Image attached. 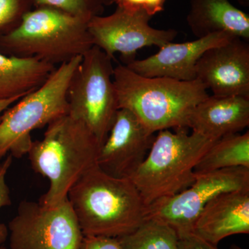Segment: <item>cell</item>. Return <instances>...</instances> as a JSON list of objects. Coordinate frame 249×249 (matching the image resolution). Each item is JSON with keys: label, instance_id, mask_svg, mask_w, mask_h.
I'll list each match as a JSON object with an SVG mask.
<instances>
[{"label": "cell", "instance_id": "obj_1", "mask_svg": "<svg viewBox=\"0 0 249 249\" xmlns=\"http://www.w3.org/2000/svg\"><path fill=\"white\" fill-rule=\"evenodd\" d=\"M67 199L84 236L120 238L147 217V207L130 178H116L97 165L71 188Z\"/></svg>", "mask_w": 249, "mask_h": 249}, {"label": "cell", "instance_id": "obj_2", "mask_svg": "<svg viewBox=\"0 0 249 249\" xmlns=\"http://www.w3.org/2000/svg\"><path fill=\"white\" fill-rule=\"evenodd\" d=\"M113 81L119 109L132 111L153 134L163 129L188 128L192 111L209 96L206 87L198 80L147 78L124 65L114 67Z\"/></svg>", "mask_w": 249, "mask_h": 249}, {"label": "cell", "instance_id": "obj_3", "mask_svg": "<svg viewBox=\"0 0 249 249\" xmlns=\"http://www.w3.org/2000/svg\"><path fill=\"white\" fill-rule=\"evenodd\" d=\"M100 146L88 127L68 114L49 124L27 154L33 170L49 181L39 202L52 208L66 199L73 185L96 165Z\"/></svg>", "mask_w": 249, "mask_h": 249}, {"label": "cell", "instance_id": "obj_4", "mask_svg": "<svg viewBox=\"0 0 249 249\" xmlns=\"http://www.w3.org/2000/svg\"><path fill=\"white\" fill-rule=\"evenodd\" d=\"M89 22L54 8L34 7L14 29L0 34V52L38 58L58 67L83 56L93 47Z\"/></svg>", "mask_w": 249, "mask_h": 249}, {"label": "cell", "instance_id": "obj_5", "mask_svg": "<svg viewBox=\"0 0 249 249\" xmlns=\"http://www.w3.org/2000/svg\"><path fill=\"white\" fill-rule=\"evenodd\" d=\"M187 129L158 132L145 160L129 178L147 207L191 186L196 164L217 141Z\"/></svg>", "mask_w": 249, "mask_h": 249}, {"label": "cell", "instance_id": "obj_6", "mask_svg": "<svg viewBox=\"0 0 249 249\" xmlns=\"http://www.w3.org/2000/svg\"><path fill=\"white\" fill-rule=\"evenodd\" d=\"M83 56L56 67L41 86L15 103L0 118V160L20 158L32 146L31 133L68 114L67 90Z\"/></svg>", "mask_w": 249, "mask_h": 249}, {"label": "cell", "instance_id": "obj_7", "mask_svg": "<svg viewBox=\"0 0 249 249\" xmlns=\"http://www.w3.org/2000/svg\"><path fill=\"white\" fill-rule=\"evenodd\" d=\"M112 60L93 46L83 55L67 90L68 115L85 124L100 145L119 110Z\"/></svg>", "mask_w": 249, "mask_h": 249}, {"label": "cell", "instance_id": "obj_8", "mask_svg": "<svg viewBox=\"0 0 249 249\" xmlns=\"http://www.w3.org/2000/svg\"><path fill=\"white\" fill-rule=\"evenodd\" d=\"M8 229L11 249H79L84 237L67 198L52 208L22 201Z\"/></svg>", "mask_w": 249, "mask_h": 249}, {"label": "cell", "instance_id": "obj_9", "mask_svg": "<svg viewBox=\"0 0 249 249\" xmlns=\"http://www.w3.org/2000/svg\"><path fill=\"white\" fill-rule=\"evenodd\" d=\"M249 189V168L235 167L196 174L191 186L147 207V217L169 225L178 234L192 232L202 210L215 196L227 192Z\"/></svg>", "mask_w": 249, "mask_h": 249}, {"label": "cell", "instance_id": "obj_10", "mask_svg": "<svg viewBox=\"0 0 249 249\" xmlns=\"http://www.w3.org/2000/svg\"><path fill=\"white\" fill-rule=\"evenodd\" d=\"M152 17L145 13H131L116 8L112 14L96 16L88 24L93 46L113 60L121 54L125 65L136 60L137 52L145 47L159 48L173 42L178 32L174 29H157L149 24Z\"/></svg>", "mask_w": 249, "mask_h": 249}, {"label": "cell", "instance_id": "obj_11", "mask_svg": "<svg viewBox=\"0 0 249 249\" xmlns=\"http://www.w3.org/2000/svg\"><path fill=\"white\" fill-rule=\"evenodd\" d=\"M155 138L132 111L119 109L96 165L111 176L129 178L145 160Z\"/></svg>", "mask_w": 249, "mask_h": 249}, {"label": "cell", "instance_id": "obj_12", "mask_svg": "<svg viewBox=\"0 0 249 249\" xmlns=\"http://www.w3.org/2000/svg\"><path fill=\"white\" fill-rule=\"evenodd\" d=\"M196 80L214 96L249 98V45L233 37L206 51L196 67Z\"/></svg>", "mask_w": 249, "mask_h": 249}, {"label": "cell", "instance_id": "obj_13", "mask_svg": "<svg viewBox=\"0 0 249 249\" xmlns=\"http://www.w3.org/2000/svg\"><path fill=\"white\" fill-rule=\"evenodd\" d=\"M233 37L225 33H217L191 42H169L149 58L134 60L125 65L137 74L147 78L191 81L196 80V65L203 54Z\"/></svg>", "mask_w": 249, "mask_h": 249}, {"label": "cell", "instance_id": "obj_14", "mask_svg": "<svg viewBox=\"0 0 249 249\" xmlns=\"http://www.w3.org/2000/svg\"><path fill=\"white\" fill-rule=\"evenodd\" d=\"M193 233L217 246L229 236L249 233V189L222 193L199 214Z\"/></svg>", "mask_w": 249, "mask_h": 249}, {"label": "cell", "instance_id": "obj_15", "mask_svg": "<svg viewBox=\"0 0 249 249\" xmlns=\"http://www.w3.org/2000/svg\"><path fill=\"white\" fill-rule=\"evenodd\" d=\"M249 124V98L213 95L199 103L188 118L187 127L219 140L241 132Z\"/></svg>", "mask_w": 249, "mask_h": 249}, {"label": "cell", "instance_id": "obj_16", "mask_svg": "<svg viewBox=\"0 0 249 249\" xmlns=\"http://www.w3.org/2000/svg\"><path fill=\"white\" fill-rule=\"evenodd\" d=\"M187 23L196 39L225 33L249 39V16L229 0H191Z\"/></svg>", "mask_w": 249, "mask_h": 249}, {"label": "cell", "instance_id": "obj_17", "mask_svg": "<svg viewBox=\"0 0 249 249\" xmlns=\"http://www.w3.org/2000/svg\"><path fill=\"white\" fill-rule=\"evenodd\" d=\"M55 68L38 58L0 52V101L22 98L43 84Z\"/></svg>", "mask_w": 249, "mask_h": 249}, {"label": "cell", "instance_id": "obj_18", "mask_svg": "<svg viewBox=\"0 0 249 249\" xmlns=\"http://www.w3.org/2000/svg\"><path fill=\"white\" fill-rule=\"evenodd\" d=\"M245 167L249 168V133L232 134L219 139L198 162L196 174Z\"/></svg>", "mask_w": 249, "mask_h": 249}, {"label": "cell", "instance_id": "obj_19", "mask_svg": "<svg viewBox=\"0 0 249 249\" xmlns=\"http://www.w3.org/2000/svg\"><path fill=\"white\" fill-rule=\"evenodd\" d=\"M119 240L122 249H178V234L165 223L148 217L137 230Z\"/></svg>", "mask_w": 249, "mask_h": 249}, {"label": "cell", "instance_id": "obj_20", "mask_svg": "<svg viewBox=\"0 0 249 249\" xmlns=\"http://www.w3.org/2000/svg\"><path fill=\"white\" fill-rule=\"evenodd\" d=\"M114 0H34V7L48 6L90 21L93 18L102 16Z\"/></svg>", "mask_w": 249, "mask_h": 249}, {"label": "cell", "instance_id": "obj_21", "mask_svg": "<svg viewBox=\"0 0 249 249\" xmlns=\"http://www.w3.org/2000/svg\"><path fill=\"white\" fill-rule=\"evenodd\" d=\"M33 7L34 0H0V34L14 29Z\"/></svg>", "mask_w": 249, "mask_h": 249}, {"label": "cell", "instance_id": "obj_22", "mask_svg": "<svg viewBox=\"0 0 249 249\" xmlns=\"http://www.w3.org/2000/svg\"><path fill=\"white\" fill-rule=\"evenodd\" d=\"M166 0H114L119 9L127 12L145 13L153 17L156 14L164 11Z\"/></svg>", "mask_w": 249, "mask_h": 249}, {"label": "cell", "instance_id": "obj_23", "mask_svg": "<svg viewBox=\"0 0 249 249\" xmlns=\"http://www.w3.org/2000/svg\"><path fill=\"white\" fill-rule=\"evenodd\" d=\"M13 158L11 155H8L4 160L1 162L0 166V210L11 204L10 190L6 183V175L11 164ZM9 236V229L4 224L0 223V247L2 246Z\"/></svg>", "mask_w": 249, "mask_h": 249}, {"label": "cell", "instance_id": "obj_24", "mask_svg": "<svg viewBox=\"0 0 249 249\" xmlns=\"http://www.w3.org/2000/svg\"><path fill=\"white\" fill-rule=\"evenodd\" d=\"M79 249H122L119 238L84 236Z\"/></svg>", "mask_w": 249, "mask_h": 249}, {"label": "cell", "instance_id": "obj_25", "mask_svg": "<svg viewBox=\"0 0 249 249\" xmlns=\"http://www.w3.org/2000/svg\"><path fill=\"white\" fill-rule=\"evenodd\" d=\"M178 249H218L193 232L178 234Z\"/></svg>", "mask_w": 249, "mask_h": 249}, {"label": "cell", "instance_id": "obj_26", "mask_svg": "<svg viewBox=\"0 0 249 249\" xmlns=\"http://www.w3.org/2000/svg\"><path fill=\"white\" fill-rule=\"evenodd\" d=\"M20 98H11V99L0 101V118H1L3 113H4L8 108L11 107L12 105H14L15 103L17 102L18 101H19Z\"/></svg>", "mask_w": 249, "mask_h": 249}, {"label": "cell", "instance_id": "obj_27", "mask_svg": "<svg viewBox=\"0 0 249 249\" xmlns=\"http://www.w3.org/2000/svg\"><path fill=\"white\" fill-rule=\"evenodd\" d=\"M238 2L240 3L242 6H245V7H248L249 6V0H237Z\"/></svg>", "mask_w": 249, "mask_h": 249}, {"label": "cell", "instance_id": "obj_28", "mask_svg": "<svg viewBox=\"0 0 249 249\" xmlns=\"http://www.w3.org/2000/svg\"><path fill=\"white\" fill-rule=\"evenodd\" d=\"M231 249H243L242 248H240V247H237V246L236 245H232L231 247Z\"/></svg>", "mask_w": 249, "mask_h": 249}, {"label": "cell", "instance_id": "obj_29", "mask_svg": "<svg viewBox=\"0 0 249 249\" xmlns=\"http://www.w3.org/2000/svg\"><path fill=\"white\" fill-rule=\"evenodd\" d=\"M0 249H5L4 247H2V246H1V247H0Z\"/></svg>", "mask_w": 249, "mask_h": 249}, {"label": "cell", "instance_id": "obj_30", "mask_svg": "<svg viewBox=\"0 0 249 249\" xmlns=\"http://www.w3.org/2000/svg\"><path fill=\"white\" fill-rule=\"evenodd\" d=\"M1 162H0V166H1Z\"/></svg>", "mask_w": 249, "mask_h": 249}]
</instances>
